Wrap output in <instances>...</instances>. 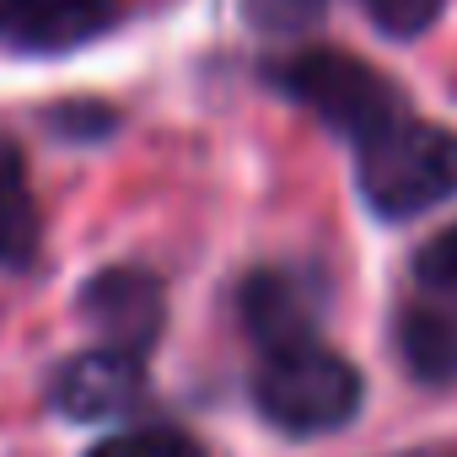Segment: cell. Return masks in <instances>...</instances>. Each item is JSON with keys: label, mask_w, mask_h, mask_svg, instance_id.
Masks as SVG:
<instances>
[{"label": "cell", "mask_w": 457, "mask_h": 457, "mask_svg": "<svg viewBox=\"0 0 457 457\" xmlns=\"http://www.w3.org/2000/svg\"><path fill=\"white\" fill-rule=\"evenodd\" d=\"M355 178L382 220H414L457 194V129L403 113L361 145Z\"/></svg>", "instance_id": "cell-1"}, {"label": "cell", "mask_w": 457, "mask_h": 457, "mask_svg": "<svg viewBox=\"0 0 457 457\" xmlns=\"http://www.w3.org/2000/svg\"><path fill=\"white\" fill-rule=\"evenodd\" d=\"M361 398H366L361 371L345 355L323 350L318 339L270 350L264 366L253 371V403L286 436H328V430H345L355 420Z\"/></svg>", "instance_id": "cell-2"}, {"label": "cell", "mask_w": 457, "mask_h": 457, "mask_svg": "<svg viewBox=\"0 0 457 457\" xmlns=\"http://www.w3.org/2000/svg\"><path fill=\"white\" fill-rule=\"evenodd\" d=\"M275 87L307 113H318L334 135H350L355 145H366L371 135L403 119V92L345 49H302L280 60Z\"/></svg>", "instance_id": "cell-3"}, {"label": "cell", "mask_w": 457, "mask_h": 457, "mask_svg": "<svg viewBox=\"0 0 457 457\" xmlns=\"http://www.w3.org/2000/svg\"><path fill=\"white\" fill-rule=\"evenodd\" d=\"M119 22V0H0V49L71 54Z\"/></svg>", "instance_id": "cell-4"}, {"label": "cell", "mask_w": 457, "mask_h": 457, "mask_svg": "<svg viewBox=\"0 0 457 457\" xmlns=\"http://www.w3.org/2000/svg\"><path fill=\"white\" fill-rule=\"evenodd\" d=\"M140 393H145L140 355L135 350H119V345L71 355L60 366L54 387H49V398H54V409L65 420H113L129 403H140Z\"/></svg>", "instance_id": "cell-5"}, {"label": "cell", "mask_w": 457, "mask_h": 457, "mask_svg": "<svg viewBox=\"0 0 457 457\" xmlns=\"http://www.w3.org/2000/svg\"><path fill=\"white\" fill-rule=\"evenodd\" d=\"M81 312H87V323L108 345L140 355V350L156 345V328L167 318V302H162V286L145 270H103V275L87 280Z\"/></svg>", "instance_id": "cell-6"}, {"label": "cell", "mask_w": 457, "mask_h": 457, "mask_svg": "<svg viewBox=\"0 0 457 457\" xmlns=\"http://www.w3.org/2000/svg\"><path fill=\"white\" fill-rule=\"evenodd\" d=\"M243 323L264 350L302 345V339H312V291L296 275L264 270L243 286Z\"/></svg>", "instance_id": "cell-7"}, {"label": "cell", "mask_w": 457, "mask_h": 457, "mask_svg": "<svg viewBox=\"0 0 457 457\" xmlns=\"http://www.w3.org/2000/svg\"><path fill=\"white\" fill-rule=\"evenodd\" d=\"M398 350L420 382H457V312L409 307L398 318Z\"/></svg>", "instance_id": "cell-8"}, {"label": "cell", "mask_w": 457, "mask_h": 457, "mask_svg": "<svg viewBox=\"0 0 457 457\" xmlns=\"http://www.w3.org/2000/svg\"><path fill=\"white\" fill-rule=\"evenodd\" d=\"M38 248V204L17 151H0V270L28 264Z\"/></svg>", "instance_id": "cell-9"}, {"label": "cell", "mask_w": 457, "mask_h": 457, "mask_svg": "<svg viewBox=\"0 0 457 457\" xmlns=\"http://www.w3.org/2000/svg\"><path fill=\"white\" fill-rule=\"evenodd\" d=\"M87 457H204V446L188 430H178V425H140V430L108 436Z\"/></svg>", "instance_id": "cell-10"}, {"label": "cell", "mask_w": 457, "mask_h": 457, "mask_svg": "<svg viewBox=\"0 0 457 457\" xmlns=\"http://www.w3.org/2000/svg\"><path fill=\"white\" fill-rule=\"evenodd\" d=\"M414 275H420V286H430L441 296H457V220L414 253Z\"/></svg>", "instance_id": "cell-11"}, {"label": "cell", "mask_w": 457, "mask_h": 457, "mask_svg": "<svg viewBox=\"0 0 457 457\" xmlns=\"http://www.w3.org/2000/svg\"><path fill=\"white\" fill-rule=\"evenodd\" d=\"M436 6L441 0H371V17L387 28V33H398V38H409V33H420V28H430V17H436Z\"/></svg>", "instance_id": "cell-12"}, {"label": "cell", "mask_w": 457, "mask_h": 457, "mask_svg": "<svg viewBox=\"0 0 457 457\" xmlns=\"http://www.w3.org/2000/svg\"><path fill=\"white\" fill-rule=\"evenodd\" d=\"M318 6H323V0H253V12H259L264 22H280V28H286V22H302V17H312Z\"/></svg>", "instance_id": "cell-13"}, {"label": "cell", "mask_w": 457, "mask_h": 457, "mask_svg": "<svg viewBox=\"0 0 457 457\" xmlns=\"http://www.w3.org/2000/svg\"><path fill=\"white\" fill-rule=\"evenodd\" d=\"M409 457H457V452H409Z\"/></svg>", "instance_id": "cell-14"}]
</instances>
